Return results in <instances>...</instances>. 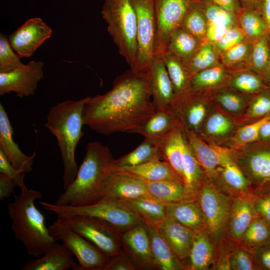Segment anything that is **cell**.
Segmentation results:
<instances>
[{"label":"cell","instance_id":"1","mask_svg":"<svg viewBox=\"0 0 270 270\" xmlns=\"http://www.w3.org/2000/svg\"><path fill=\"white\" fill-rule=\"evenodd\" d=\"M156 110L148 78L130 70L118 76L106 94L89 96L82 118L84 125L100 134L135 133Z\"/></svg>","mask_w":270,"mask_h":270},{"label":"cell","instance_id":"2","mask_svg":"<svg viewBox=\"0 0 270 270\" xmlns=\"http://www.w3.org/2000/svg\"><path fill=\"white\" fill-rule=\"evenodd\" d=\"M88 98L58 103L51 108L46 116L45 126L58 140L64 164V190L74 180L78 170L75 151L83 136L82 112Z\"/></svg>","mask_w":270,"mask_h":270},{"label":"cell","instance_id":"3","mask_svg":"<svg viewBox=\"0 0 270 270\" xmlns=\"http://www.w3.org/2000/svg\"><path fill=\"white\" fill-rule=\"evenodd\" d=\"M42 194L32 189L14 196L8 205L12 220V229L16 238L22 242L30 256H42L55 241L46 226L44 216L37 208L34 202L42 198Z\"/></svg>","mask_w":270,"mask_h":270},{"label":"cell","instance_id":"4","mask_svg":"<svg viewBox=\"0 0 270 270\" xmlns=\"http://www.w3.org/2000/svg\"><path fill=\"white\" fill-rule=\"evenodd\" d=\"M114 160L109 149L100 142L95 141L88 144L74 180L54 204L80 206L94 202L103 180L111 171Z\"/></svg>","mask_w":270,"mask_h":270},{"label":"cell","instance_id":"5","mask_svg":"<svg viewBox=\"0 0 270 270\" xmlns=\"http://www.w3.org/2000/svg\"><path fill=\"white\" fill-rule=\"evenodd\" d=\"M102 15L120 54L135 70L136 63V14L131 0H104Z\"/></svg>","mask_w":270,"mask_h":270},{"label":"cell","instance_id":"6","mask_svg":"<svg viewBox=\"0 0 270 270\" xmlns=\"http://www.w3.org/2000/svg\"><path fill=\"white\" fill-rule=\"evenodd\" d=\"M40 204L58 218L78 215L90 216L106 222L120 233L144 223L138 214L115 201L98 200L80 206H60L46 202Z\"/></svg>","mask_w":270,"mask_h":270},{"label":"cell","instance_id":"7","mask_svg":"<svg viewBox=\"0 0 270 270\" xmlns=\"http://www.w3.org/2000/svg\"><path fill=\"white\" fill-rule=\"evenodd\" d=\"M196 200L202 212L206 232L214 243L219 244L228 230L232 198L214 184L204 182Z\"/></svg>","mask_w":270,"mask_h":270},{"label":"cell","instance_id":"8","mask_svg":"<svg viewBox=\"0 0 270 270\" xmlns=\"http://www.w3.org/2000/svg\"><path fill=\"white\" fill-rule=\"evenodd\" d=\"M137 18L136 63L134 71L148 78L156 54V26L154 0H131Z\"/></svg>","mask_w":270,"mask_h":270},{"label":"cell","instance_id":"9","mask_svg":"<svg viewBox=\"0 0 270 270\" xmlns=\"http://www.w3.org/2000/svg\"><path fill=\"white\" fill-rule=\"evenodd\" d=\"M55 242L62 241L77 258L75 270H103L109 257L73 230L60 218L48 227Z\"/></svg>","mask_w":270,"mask_h":270},{"label":"cell","instance_id":"10","mask_svg":"<svg viewBox=\"0 0 270 270\" xmlns=\"http://www.w3.org/2000/svg\"><path fill=\"white\" fill-rule=\"evenodd\" d=\"M58 218L106 256H113L121 250L120 232L106 222L85 216Z\"/></svg>","mask_w":270,"mask_h":270},{"label":"cell","instance_id":"11","mask_svg":"<svg viewBox=\"0 0 270 270\" xmlns=\"http://www.w3.org/2000/svg\"><path fill=\"white\" fill-rule=\"evenodd\" d=\"M196 0H154L156 26V54L162 56L172 34L181 26Z\"/></svg>","mask_w":270,"mask_h":270},{"label":"cell","instance_id":"12","mask_svg":"<svg viewBox=\"0 0 270 270\" xmlns=\"http://www.w3.org/2000/svg\"><path fill=\"white\" fill-rule=\"evenodd\" d=\"M148 194L144 180L127 174L110 171L103 180L94 202L127 200Z\"/></svg>","mask_w":270,"mask_h":270},{"label":"cell","instance_id":"13","mask_svg":"<svg viewBox=\"0 0 270 270\" xmlns=\"http://www.w3.org/2000/svg\"><path fill=\"white\" fill-rule=\"evenodd\" d=\"M44 62L31 60L8 72H0V95L11 92L20 98L34 95L44 77Z\"/></svg>","mask_w":270,"mask_h":270},{"label":"cell","instance_id":"14","mask_svg":"<svg viewBox=\"0 0 270 270\" xmlns=\"http://www.w3.org/2000/svg\"><path fill=\"white\" fill-rule=\"evenodd\" d=\"M52 34V30L40 18L27 20L8 36L10 44L21 58H29Z\"/></svg>","mask_w":270,"mask_h":270},{"label":"cell","instance_id":"15","mask_svg":"<svg viewBox=\"0 0 270 270\" xmlns=\"http://www.w3.org/2000/svg\"><path fill=\"white\" fill-rule=\"evenodd\" d=\"M148 79L152 100L156 110H172L176 96L162 56L155 54L149 68Z\"/></svg>","mask_w":270,"mask_h":270},{"label":"cell","instance_id":"16","mask_svg":"<svg viewBox=\"0 0 270 270\" xmlns=\"http://www.w3.org/2000/svg\"><path fill=\"white\" fill-rule=\"evenodd\" d=\"M13 129L2 104H0V148L12 166L20 172L32 170L36 152L30 156L24 154L12 138Z\"/></svg>","mask_w":270,"mask_h":270},{"label":"cell","instance_id":"17","mask_svg":"<svg viewBox=\"0 0 270 270\" xmlns=\"http://www.w3.org/2000/svg\"><path fill=\"white\" fill-rule=\"evenodd\" d=\"M124 246L134 260L142 267L156 268L146 225L141 224L120 233Z\"/></svg>","mask_w":270,"mask_h":270},{"label":"cell","instance_id":"18","mask_svg":"<svg viewBox=\"0 0 270 270\" xmlns=\"http://www.w3.org/2000/svg\"><path fill=\"white\" fill-rule=\"evenodd\" d=\"M258 216L253 194L232 198L228 229L234 242L239 244L246 230Z\"/></svg>","mask_w":270,"mask_h":270},{"label":"cell","instance_id":"19","mask_svg":"<svg viewBox=\"0 0 270 270\" xmlns=\"http://www.w3.org/2000/svg\"><path fill=\"white\" fill-rule=\"evenodd\" d=\"M184 130L188 144L202 168L213 175L223 162L230 156L229 152L218 146L206 144L194 132Z\"/></svg>","mask_w":270,"mask_h":270},{"label":"cell","instance_id":"20","mask_svg":"<svg viewBox=\"0 0 270 270\" xmlns=\"http://www.w3.org/2000/svg\"><path fill=\"white\" fill-rule=\"evenodd\" d=\"M238 166L250 186L252 184L257 190L270 184V149L262 148L250 153Z\"/></svg>","mask_w":270,"mask_h":270},{"label":"cell","instance_id":"21","mask_svg":"<svg viewBox=\"0 0 270 270\" xmlns=\"http://www.w3.org/2000/svg\"><path fill=\"white\" fill-rule=\"evenodd\" d=\"M73 254L62 244L54 242L38 258L28 261L22 270H75L78 264Z\"/></svg>","mask_w":270,"mask_h":270},{"label":"cell","instance_id":"22","mask_svg":"<svg viewBox=\"0 0 270 270\" xmlns=\"http://www.w3.org/2000/svg\"><path fill=\"white\" fill-rule=\"evenodd\" d=\"M158 229L180 260L189 256L196 234L194 231L168 218Z\"/></svg>","mask_w":270,"mask_h":270},{"label":"cell","instance_id":"23","mask_svg":"<svg viewBox=\"0 0 270 270\" xmlns=\"http://www.w3.org/2000/svg\"><path fill=\"white\" fill-rule=\"evenodd\" d=\"M166 218L177 222L195 232L206 231L202 212L196 199L166 203Z\"/></svg>","mask_w":270,"mask_h":270},{"label":"cell","instance_id":"24","mask_svg":"<svg viewBox=\"0 0 270 270\" xmlns=\"http://www.w3.org/2000/svg\"><path fill=\"white\" fill-rule=\"evenodd\" d=\"M180 126V120L172 110L160 108L135 133L160 144Z\"/></svg>","mask_w":270,"mask_h":270},{"label":"cell","instance_id":"25","mask_svg":"<svg viewBox=\"0 0 270 270\" xmlns=\"http://www.w3.org/2000/svg\"><path fill=\"white\" fill-rule=\"evenodd\" d=\"M216 172H220L221 178L220 188L218 190L223 193L232 198L252 194L249 181L230 156L223 162Z\"/></svg>","mask_w":270,"mask_h":270},{"label":"cell","instance_id":"26","mask_svg":"<svg viewBox=\"0 0 270 270\" xmlns=\"http://www.w3.org/2000/svg\"><path fill=\"white\" fill-rule=\"evenodd\" d=\"M118 202L138 214L147 226L158 228L166 218V203L150 194Z\"/></svg>","mask_w":270,"mask_h":270},{"label":"cell","instance_id":"27","mask_svg":"<svg viewBox=\"0 0 270 270\" xmlns=\"http://www.w3.org/2000/svg\"><path fill=\"white\" fill-rule=\"evenodd\" d=\"M111 171L127 174L147 181L170 180L182 182V180L170 164L161 160H156L132 167L111 168Z\"/></svg>","mask_w":270,"mask_h":270},{"label":"cell","instance_id":"28","mask_svg":"<svg viewBox=\"0 0 270 270\" xmlns=\"http://www.w3.org/2000/svg\"><path fill=\"white\" fill-rule=\"evenodd\" d=\"M186 141L184 128L180 126L160 143L162 160L170 164L184 182L182 158Z\"/></svg>","mask_w":270,"mask_h":270},{"label":"cell","instance_id":"29","mask_svg":"<svg viewBox=\"0 0 270 270\" xmlns=\"http://www.w3.org/2000/svg\"><path fill=\"white\" fill-rule=\"evenodd\" d=\"M146 226L156 268L162 270L184 269L158 229L147 225Z\"/></svg>","mask_w":270,"mask_h":270},{"label":"cell","instance_id":"30","mask_svg":"<svg viewBox=\"0 0 270 270\" xmlns=\"http://www.w3.org/2000/svg\"><path fill=\"white\" fill-rule=\"evenodd\" d=\"M156 160H162L160 144L144 138L136 149L116 160L114 159L110 169L138 166Z\"/></svg>","mask_w":270,"mask_h":270},{"label":"cell","instance_id":"31","mask_svg":"<svg viewBox=\"0 0 270 270\" xmlns=\"http://www.w3.org/2000/svg\"><path fill=\"white\" fill-rule=\"evenodd\" d=\"M162 58L173 86L176 101L190 92L192 76L186 64L172 54L166 52Z\"/></svg>","mask_w":270,"mask_h":270},{"label":"cell","instance_id":"32","mask_svg":"<svg viewBox=\"0 0 270 270\" xmlns=\"http://www.w3.org/2000/svg\"><path fill=\"white\" fill-rule=\"evenodd\" d=\"M202 42L180 27L171 35L166 52L172 54L187 64Z\"/></svg>","mask_w":270,"mask_h":270},{"label":"cell","instance_id":"33","mask_svg":"<svg viewBox=\"0 0 270 270\" xmlns=\"http://www.w3.org/2000/svg\"><path fill=\"white\" fill-rule=\"evenodd\" d=\"M184 184L189 198L195 200L198 190L204 183L202 168L188 142L186 141L182 158Z\"/></svg>","mask_w":270,"mask_h":270},{"label":"cell","instance_id":"34","mask_svg":"<svg viewBox=\"0 0 270 270\" xmlns=\"http://www.w3.org/2000/svg\"><path fill=\"white\" fill-rule=\"evenodd\" d=\"M190 270L208 269L214 258L212 240L206 231L196 232L189 255Z\"/></svg>","mask_w":270,"mask_h":270},{"label":"cell","instance_id":"35","mask_svg":"<svg viewBox=\"0 0 270 270\" xmlns=\"http://www.w3.org/2000/svg\"><path fill=\"white\" fill-rule=\"evenodd\" d=\"M148 194L166 202L190 200L183 182L170 180H144Z\"/></svg>","mask_w":270,"mask_h":270},{"label":"cell","instance_id":"36","mask_svg":"<svg viewBox=\"0 0 270 270\" xmlns=\"http://www.w3.org/2000/svg\"><path fill=\"white\" fill-rule=\"evenodd\" d=\"M270 241V224L258 215L242 236L239 245L252 254Z\"/></svg>","mask_w":270,"mask_h":270},{"label":"cell","instance_id":"37","mask_svg":"<svg viewBox=\"0 0 270 270\" xmlns=\"http://www.w3.org/2000/svg\"><path fill=\"white\" fill-rule=\"evenodd\" d=\"M238 26L248 40L252 42L268 36L266 24L260 13L254 10H244L237 16Z\"/></svg>","mask_w":270,"mask_h":270},{"label":"cell","instance_id":"38","mask_svg":"<svg viewBox=\"0 0 270 270\" xmlns=\"http://www.w3.org/2000/svg\"><path fill=\"white\" fill-rule=\"evenodd\" d=\"M220 54L214 44L208 41L202 43L186 64L192 76L196 72L220 63Z\"/></svg>","mask_w":270,"mask_h":270},{"label":"cell","instance_id":"39","mask_svg":"<svg viewBox=\"0 0 270 270\" xmlns=\"http://www.w3.org/2000/svg\"><path fill=\"white\" fill-rule=\"evenodd\" d=\"M226 76L225 66L221 63L198 72L192 78L190 92L197 94L208 88L221 84Z\"/></svg>","mask_w":270,"mask_h":270},{"label":"cell","instance_id":"40","mask_svg":"<svg viewBox=\"0 0 270 270\" xmlns=\"http://www.w3.org/2000/svg\"><path fill=\"white\" fill-rule=\"evenodd\" d=\"M180 27L202 42L206 41L208 20L202 4L196 0L194 2L184 17Z\"/></svg>","mask_w":270,"mask_h":270},{"label":"cell","instance_id":"41","mask_svg":"<svg viewBox=\"0 0 270 270\" xmlns=\"http://www.w3.org/2000/svg\"><path fill=\"white\" fill-rule=\"evenodd\" d=\"M270 44L268 36H262L252 42L250 55L247 62L255 72L266 74L270 62Z\"/></svg>","mask_w":270,"mask_h":270},{"label":"cell","instance_id":"42","mask_svg":"<svg viewBox=\"0 0 270 270\" xmlns=\"http://www.w3.org/2000/svg\"><path fill=\"white\" fill-rule=\"evenodd\" d=\"M252 42L246 40L228 49L220 54L221 63L227 68H234L248 62L250 55Z\"/></svg>","mask_w":270,"mask_h":270},{"label":"cell","instance_id":"43","mask_svg":"<svg viewBox=\"0 0 270 270\" xmlns=\"http://www.w3.org/2000/svg\"><path fill=\"white\" fill-rule=\"evenodd\" d=\"M208 22L230 28L238 25L236 13L229 12L214 3L202 4Z\"/></svg>","mask_w":270,"mask_h":270},{"label":"cell","instance_id":"44","mask_svg":"<svg viewBox=\"0 0 270 270\" xmlns=\"http://www.w3.org/2000/svg\"><path fill=\"white\" fill-rule=\"evenodd\" d=\"M20 58L12 48L8 38L0 34V72H8L24 64Z\"/></svg>","mask_w":270,"mask_h":270},{"label":"cell","instance_id":"45","mask_svg":"<svg viewBox=\"0 0 270 270\" xmlns=\"http://www.w3.org/2000/svg\"><path fill=\"white\" fill-rule=\"evenodd\" d=\"M230 84L235 90L246 93L256 92L263 86L260 78L250 72L236 74L232 78Z\"/></svg>","mask_w":270,"mask_h":270},{"label":"cell","instance_id":"46","mask_svg":"<svg viewBox=\"0 0 270 270\" xmlns=\"http://www.w3.org/2000/svg\"><path fill=\"white\" fill-rule=\"evenodd\" d=\"M270 120V114L251 124L245 126L237 132L234 140L235 144L244 146L259 139V132L262 124Z\"/></svg>","mask_w":270,"mask_h":270},{"label":"cell","instance_id":"47","mask_svg":"<svg viewBox=\"0 0 270 270\" xmlns=\"http://www.w3.org/2000/svg\"><path fill=\"white\" fill-rule=\"evenodd\" d=\"M230 264L231 270H259L252 254L240 246L232 250Z\"/></svg>","mask_w":270,"mask_h":270},{"label":"cell","instance_id":"48","mask_svg":"<svg viewBox=\"0 0 270 270\" xmlns=\"http://www.w3.org/2000/svg\"><path fill=\"white\" fill-rule=\"evenodd\" d=\"M232 128V123L228 117L220 113L212 114L204 125L205 132L213 136H223Z\"/></svg>","mask_w":270,"mask_h":270},{"label":"cell","instance_id":"49","mask_svg":"<svg viewBox=\"0 0 270 270\" xmlns=\"http://www.w3.org/2000/svg\"><path fill=\"white\" fill-rule=\"evenodd\" d=\"M246 40L244 34L238 25L229 28L224 36L215 46L221 54L230 48Z\"/></svg>","mask_w":270,"mask_h":270},{"label":"cell","instance_id":"50","mask_svg":"<svg viewBox=\"0 0 270 270\" xmlns=\"http://www.w3.org/2000/svg\"><path fill=\"white\" fill-rule=\"evenodd\" d=\"M0 172L2 173L13 180L21 192L28 190L24 182V173L18 171L8 158L3 150L0 148Z\"/></svg>","mask_w":270,"mask_h":270},{"label":"cell","instance_id":"51","mask_svg":"<svg viewBox=\"0 0 270 270\" xmlns=\"http://www.w3.org/2000/svg\"><path fill=\"white\" fill-rule=\"evenodd\" d=\"M216 100L224 110L233 113L242 110L244 104V98L232 92L220 93L216 96Z\"/></svg>","mask_w":270,"mask_h":270},{"label":"cell","instance_id":"52","mask_svg":"<svg viewBox=\"0 0 270 270\" xmlns=\"http://www.w3.org/2000/svg\"><path fill=\"white\" fill-rule=\"evenodd\" d=\"M248 114L252 118H262L270 114V94L265 93L257 96L251 104Z\"/></svg>","mask_w":270,"mask_h":270},{"label":"cell","instance_id":"53","mask_svg":"<svg viewBox=\"0 0 270 270\" xmlns=\"http://www.w3.org/2000/svg\"><path fill=\"white\" fill-rule=\"evenodd\" d=\"M135 266L121 250L116 255L109 258L103 270H134Z\"/></svg>","mask_w":270,"mask_h":270},{"label":"cell","instance_id":"54","mask_svg":"<svg viewBox=\"0 0 270 270\" xmlns=\"http://www.w3.org/2000/svg\"><path fill=\"white\" fill-rule=\"evenodd\" d=\"M254 203L258 215L270 224V192L254 196Z\"/></svg>","mask_w":270,"mask_h":270},{"label":"cell","instance_id":"55","mask_svg":"<svg viewBox=\"0 0 270 270\" xmlns=\"http://www.w3.org/2000/svg\"><path fill=\"white\" fill-rule=\"evenodd\" d=\"M252 255L259 269L270 270V241L258 248Z\"/></svg>","mask_w":270,"mask_h":270},{"label":"cell","instance_id":"56","mask_svg":"<svg viewBox=\"0 0 270 270\" xmlns=\"http://www.w3.org/2000/svg\"><path fill=\"white\" fill-rule=\"evenodd\" d=\"M228 28L224 26L208 22L206 41L216 44L224 36Z\"/></svg>","mask_w":270,"mask_h":270},{"label":"cell","instance_id":"57","mask_svg":"<svg viewBox=\"0 0 270 270\" xmlns=\"http://www.w3.org/2000/svg\"><path fill=\"white\" fill-rule=\"evenodd\" d=\"M18 186L14 181L6 175L0 172V200L10 196L14 194V189Z\"/></svg>","mask_w":270,"mask_h":270},{"label":"cell","instance_id":"58","mask_svg":"<svg viewBox=\"0 0 270 270\" xmlns=\"http://www.w3.org/2000/svg\"><path fill=\"white\" fill-rule=\"evenodd\" d=\"M258 11L262 15L266 26L268 36H270V0H261Z\"/></svg>","mask_w":270,"mask_h":270},{"label":"cell","instance_id":"59","mask_svg":"<svg viewBox=\"0 0 270 270\" xmlns=\"http://www.w3.org/2000/svg\"><path fill=\"white\" fill-rule=\"evenodd\" d=\"M212 2L229 12L237 14L240 11L238 0H212Z\"/></svg>","mask_w":270,"mask_h":270},{"label":"cell","instance_id":"60","mask_svg":"<svg viewBox=\"0 0 270 270\" xmlns=\"http://www.w3.org/2000/svg\"><path fill=\"white\" fill-rule=\"evenodd\" d=\"M259 138L266 140L270 138V120L264 123L260 127Z\"/></svg>","mask_w":270,"mask_h":270},{"label":"cell","instance_id":"61","mask_svg":"<svg viewBox=\"0 0 270 270\" xmlns=\"http://www.w3.org/2000/svg\"><path fill=\"white\" fill-rule=\"evenodd\" d=\"M247 10H258L261 0H240Z\"/></svg>","mask_w":270,"mask_h":270},{"label":"cell","instance_id":"62","mask_svg":"<svg viewBox=\"0 0 270 270\" xmlns=\"http://www.w3.org/2000/svg\"><path fill=\"white\" fill-rule=\"evenodd\" d=\"M265 75L267 76V77L268 78L270 82V62H269L268 66Z\"/></svg>","mask_w":270,"mask_h":270}]
</instances>
